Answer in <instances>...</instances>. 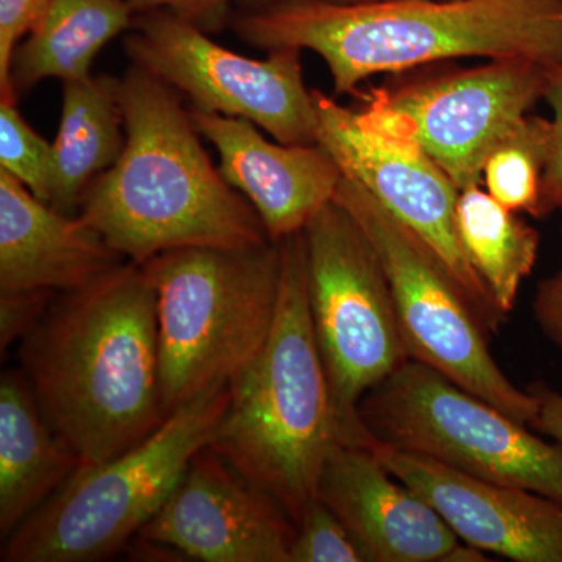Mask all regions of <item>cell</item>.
Instances as JSON below:
<instances>
[{
  "label": "cell",
  "mask_w": 562,
  "mask_h": 562,
  "mask_svg": "<svg viewBox=\"0 0 562 562\" xmlns=\"http://www.w3.org/2000/svg\"><path fill=\"white\" fill-rule=\"evenodd\" d=\"M317 498L346 525L368 562H447L461 539L441 514L362 443H339Z\"/></svg>",
  "instance_id": "15"
},
{
  "label": "cell",
  "mask_w": 562,
  "mask_h": 562,
  "mask_svg": "<svg viewBox=\"0 0 562 562\" xmlns=\"http://www.w3.org/2000/svg\"><path fill=\"white\" fill-rule=\"evenodd\" d=\"M50 291L0 292V350L22 341L50 305Z\"/></svg>",
  "instance_id": "26"
},
{
  "label": "cell",
  "mask_w": 562,
  "mask_h": 562,
  "mask_svg": "<svg viewBox=\"0 0 562 562\" xmlns=\"http://www.w3.org/2000/svg\"><path fill=\"white\" fill-rule=\"evenodd\" d=\"M228 384L169 414L138 446L80 465L0 553L3 562H94L120 552L160 512L195 454L213 441Z\"/></svg>",
  "instance_id": "6"
},
{
  "label": "cell",
  "mask_w": 562,
  "mask_h": 562,
  "mask_svg": "<svg viewBox=\"0 0 562 562\" xmlns=\"http://www.w3.org/2000/svg\"><path fill=\"white\" fill-rule=\"evenodd\" d=\"M117 99L124 150L85 191L81 221L138 265L169 250L271 243L257 210L214 168L171 87L133 66Z\"/></svg>",
  "instance_id": "3"
},
{
  "label": "cell",
  "mask_w": 562,
  "mask_h": 562,
  "mask_svg": "<svg viewBox=\"0 0 562 562\" xmlns=\"http://www.w3.org/2000/svg\"><path fill=\"white\" fill-rule=\"evenodd\" d=\"M49 0H0V94L2 101L18 102L10 70L14 50L27 35Z\"/></svg>",
  "instance_id": "25"
},
{
  "label": "cell",
  "mask_w": 562,
  "mask_h": 562,
  "mask_svg": "<svg viewBox=\"0 0 562 562\" xmlns=\"http://www.w3.org/2000/svg\"><path fill=\"white\" fill-rule=\"evenodd\" d=\"M117 81L91 76L65 81L60 128L54 143L55 181L49 205L68 216L80 206L92 181L113 168L124 150Z\"/></svg>",
  "instance_id": "20"
},
{
  "label": "cell",
  "mask_w": 562,
  "mask_h": 562,
  "mask_svg": "<svg viewBox=\"0 0 562 562\" xmlns=\"http://www.w3.org/2000/svg\"><path fill=\"white\" fill-rule=\"evenodd\" d=\"M279 303L262 349L228 383L210 447L297 524L341 442L310 313L303 235L281 239Z\"/></svg>",
  "instance_id": "4"
},
{
  "label": "cell",
  "mask_w": 562,
  "mask_h": 562,
  "mask_svg": "<svg viewBox=\"0 0 562 562\" xmlns=\"http://www.w3.org/2000/svg\"><path fill=\"white\" fill-rule=\"evenodd\" d=\"M121 265L101 233L0 169V292L76 291Z\"/></svg>",
  "instance_id": "17"
},
{
  "label": "cell",
  "mask_w": 562,
  "mask_h": 562,
  "mask_svg": "<svg viewBox=\"0 0 562 562\" xmlns=\"http://www.w3.org/2000/svg\"><path fill=\"white\" fill-rule=\"evenodd\" d=\"M81 465L22 371L0 376V535L10 538Z\"/></svg>",
  "instance_id": "18"
},
{
  "label": "cell",
  "mask_w": 562,
  "mask_h": 562,
  "mask_svg": "<svg viewBox=\"0 0 562 562\" xmlns=\"http://www.w3.org/2000/svg\"><path fill=\"white\" fill-rule=\"evenodd\" d=\"M361 443L430 503L462 542L516 562H562V503L454 471L369 435Z\"/></svg>",
  "instance_id": "14"
},
{
  "label": "cell",
  "mask_w": 562,
  "mask_h": 562,
  "mask_svg": "<svg viewBox=\"0 0 562 562\" xmlns=\"http://www.w3.org/2000/svg\"><path fill=\"white\" fill-rule=\"evenodd\" d=\"M535 314L546 335L562 350V268L552 279L539 284Z\"/></svg>",
  "instance_id": "29"
},
{
  "label": "cell",
  "mask_w": 562,
  "mask_h": 562,
  "mask_svg": "<svg viewBox=\"0 0 562 562\" xmlns=\"http://www.w3.org/2000/svg\"><path fill=\"white\" fill-rule=\"evenodd\" d=\"M290 562H368L338 516L316 498L294 525Z\"/></svg>",
  "instance_id": "24"
},
{
  "label": "cell",
  "mask_w": 562,
  "mask_h": 562,
  "mask_svg": "<svg viewBox=\"0 0 562 562\" xmlns=\"http://www.w3.org/2000/svg\"><path fill=\"white\" fill-rule=\"evenodd\" d=\"M235 31L260 49L316 52L336 94L376 74L452 58H525L562 69V0H276L239 14Z\"/></svg>",
  "instance_id": "2"
},
{
  "label": "cell",
  "mask_w": 562,
  "mask_h": 562,
  "mask_svg": "<svg viewBox=\"0 0 562 562\" xmlns=\"http://www.w3.org/2000/svg\"><path fill=\"white\" fill-rule=\"evenodd\" d=\"M135 13L146 11H171L177 16L194 22L199 27L206 24H220L221 18L231 10L235 3H246L249 9L268 5L276 0H124Z\"/></svg>",
  "instance_id": "28"
},
{
  "label": "cell",
  "mask_w": 562,
  "mask_h": 562,
  "mask_svg": "<svg viewBox=\"0 0 562 562\" xmlns=\"http://www.w3.org/2000/svg\"><path fill=\"white\" fill-rule=\"evenodd\" d=\"M20 344L41 412L81 465L120 457L168 417L155 292L138 262L63 292Z\"/></svg>",
  "instance_id": "1"
},
{
  "label": "cell",
  "mask_w": 562,
  "mask_h": 562,
  "mask_svg": "<svg viewBox=\"0 0 562 562\" xmlns=\"http://www.w3.org/2000/svg\"><path fill=\"white\" fill-rule=\"evenodd\" d=\"M376 441L562 503V446L528 430L441 372L409 360L360 403Z\"/></svg>",
  "instance_id": "8"
},
{
  "label": "cell",
  "mask_w": 562,
  "mask_h": 562,
  "mask_svg": "<svg viewBox=\"0 0 562 562\" xmlns=\"http://www.w3.org/2000/svg\"><path fill=\"white\" fill-rule=\"evenodd\" d=\"M124 0H49L16 47L10 80L14 94L46 79L65 81L90 77L92 60L114 36L133 24Z\"/></svg>",
  "instance_id": "19"
},
{
  "label": "cell",
  "mask_w": 562,
  "mask_h": 562,
  "mask_svg": "<svg viewBox=\"0 0 562 562\" xmlns=\"http://www.w3.org/2000/svg\"><path fill=\"white\" fill-rule=\"evenodd\" d=\"M333 201L360 225L382 262L409 358L531 425L538 397L502 371L487 346L490 331L430 247L347 176Z\"/></svg>",
  "instance_id": "9"
},
{
  "label": "cell",
  "mask_w": 562,
  "mask_h": 562,
  "mask_svg": "<svg viewBox=\"0 0 562 562\" xmlns=\"http://www.w3.org/2000/svg\"><path fill=\"white\" fill-rule=\"evenodd\" d=\"M552 74L525 58H501L401 90L372 92L362 109L413 139L462 191L482 184L491 151L530 116Z\"/></svg>",
  "instance_id": "12"
},
{
  "label": "cell",
  "mask_w": 562,
  "mask_h": 562,
  "mask_svg": "<svg viewBox=\"0 0 562 562\" xmlns=\"http://www.w3.org/2000/svg\"><path fill=\"white\" fill-rule=\"evenodd\" d=\"M517 214L480 184L462 190L458 198L462 247L505 317L513 312L520 284L535 268L539 249L538 232Z\"/></svg>",
  "instance_id": "21"
},
{
  "label": "cell",
  "mask_w": 562,
  "mask_h": 562,
  "mask_svg": "<svg viewBox=\"0 0 562 562\" xmlns=\"http://www.w3.org/2000/svg\"><path fill=\"white\" fill-rule=\"evenodd\" d=\"M0 169L20 180L40 201L50 203L55 181L54 144L41 138L16 110L0 102Z\"/></svg>",
  "instance_id": "23"
},
{
  "label": "cell",
  "mask_w": 562,
  "mask_h": 562,
  "mask_svg": "<svg viewBox=\"0 0 562 562\" xmlns=\"http://www.w3.org/2000/svg\"><path fill=\"white\" fill-rule=\"evenodd\" d=\"M157 305L162 406L227 386L262 349L279 303L280 243L169 250L143 262Z\"/></svg>",
  "instance_id": "5"
},
{
  "label": "cell",
  "mask_w": 562,
  "mask_h": 562,
  "mask_svg": "<svg viewBox=\"0 0 562 562\" xmlns=\"http://www.w3.org/2000/svg\"><path fill=\"white\" fill-rule=\"evenodd\" d=\"M294 524L269 495L205 447L136 538L203 562H290Z\"/></svg>",
  "instance_id": "13"
},
{
  "label": "cell",
  "mask_w": 562,
  "mask_h": 562,
  "mask_svg": "<svg viewBox=\"0 0 562 562\" xmlns=\"http://www.w3.org/2000/svg\"><path fill=\"white\" fill-rule=\"evenodd\" d=\"M530 390L539 402L538 414L530 427L562 446V395L546 384H532Z\"/></svg>",
  "instance_id": "30"
},
{
  "label": "cell",
  "mask_w": 562,
  "mask_h": 562,
  "mask_svg": "<svg viewBox=\"0 0 562 562\" xmlns=\"http://www.w3.org/2000/svg\"><path fill=\"white\" fill-rule=\"evenodd\" d=\"M550 121L528 116L502 140L483 169L486 191L516 213L542 216V180L549 154Z\"/></svg>",
  "instance_id": "22"
},
{
  "label": "cell",
  "mask_w": 562,
  "mask_h": 562,
  "mask_svg": "<svg viewBox=\"0 0 562 562\" xmlns=\"http://www.w3.org/2000/svg\"><path fill=\"white\" fill-rule=\"evenodd\" d=\"M321 146L344 176L357 181L406 228L427 244L452 273L487 331L506 319L472 268L457 224L460 190L430 155L371 111L350 110L313 91Z\"/></svg>",
  "instance_id": "11"
},
{
  "label": "cell",
  "mask_w": 562,
  "mask_h": 562,
  "mask_svg": "<svg viewBox=\"0 0 562 562\" xmlns=\"http://www.w3.org/2000/svg\"><path fill=\"white\" fill-rule=\"evenodd\" d=\"M190 114L199 135L216 147L222 177L257 210L271 241L301 233L335 199L344 172L321 144H273L241 117Z\"/></svg>",
  "instance_id": "16"
},
{
  "label": "cell",
  "mask_w": 562,
  "mask_h": 562,
  "mask_svg": "<svg viewBox=\"0 0 562 562\" xmlns=\"http://www.w3.org/2000/svg\"><path fill=\"white\" fill-rule=\"evenodd\" d=\"M322 2L346 3V5H357V3L391 2V0H322Z\"/></svg>",
  "instance_id": "31"
},
{
  "label": "cell",
  "mask_w": 562,
  "mask_h": 562,
  "mask_svg": "<svg viewBox=\"0 0 562 562\" xmlns=\"http://www.w3.org/2000/svg\"><path fill=\"white\" fill-rule=\"evenodd\" d=\"M132 27L125 50L135 66L187 94L194 109L254 122L288 146L319 144V120L313 91L303 81L301 50H269L265 60H254L165 10L140 13Z\"/></svg>",
  "instance_id": "10"
},
{
  "label": "cell",
  "mask_w": 562,
  "mask_h": 562,
  "mask_svg": "<svg viewBox=\"0 0 562 562\" xmlns=\"http://www.w3.org/2000/svg\"><path fill=\"white\" fill-rule=\"evenodd\" d=\"M543 99L552 109V120L542 180V216L550 211L562 210V69L552 74Z\"/></svg>",
  "instance_id": "27"
},
{
  "label": "cell",
  "mask_w": 562,
  "mask_h": 562,
  "mask_svg": "<svg viewBox=\"0 0 562 562\" xmlns=\"http://www.w3.org/2000/svg\"><path fill=\"white\" fill-rule=\"evenodd\" d=\"M302 235L313 330L341 442L361 443L362 398L412 358L382 262L353 217L333 201Z\"/></svg>",
  "instance_id": "7"
}]
</instances>
